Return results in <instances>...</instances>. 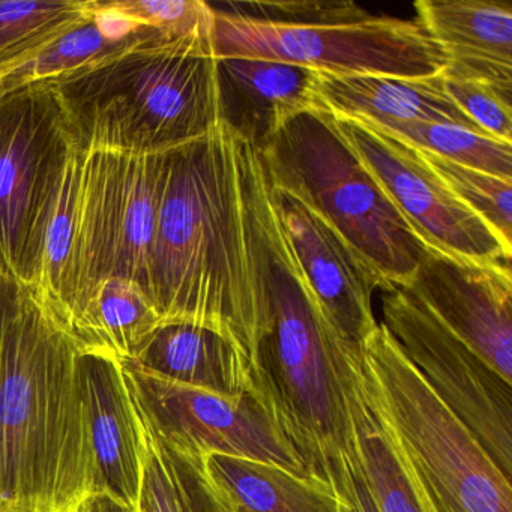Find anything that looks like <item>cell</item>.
Instances as JSON below:
<instances>
[{
  "label": "cell",
  "instance_id": "33",
  "mask_svg": "<svg viewBox=\"0 0 512 512\" xmlns=\"http://www.w3.org/2000/svg\"><path fill=\"white\" fill-rule=\"evenodd\" d=\"M0 512H4V511H0Z\"/></svg>",
  "mask_w": 512,
  "mask_h": 512
},
{
  "label": "cell",
  "instance_id": "3",
  "mask_svg": "<svg viewBox=\"0 0 512 512\" xmlns=\"http://www.w3.org/2000/svg\"><path fill=\"white\" fill-rule=\"evenodd\" d=\"M80 355L25 287L0 311V511L80 512L95 493Z\"/></svg>",
  "mask_w": 512,
  "mask_h": 512
},
{
  "label": "cell",
  "instance_id": "6",
  "mask_svg": "<svg viewBox=\"0 0 512 512\" xmlns=\"http://www.w3.org/2000/svg\"><path fill=\"white\" fill-rule=\"evenodd\" d=\"M274 190L322 215L394 287L412 281L428 250L338 130L310 110L257 148Z\"/></svg>",
  "mask_w": 512,
  "mask_h": 512
},
{
  "label": "cell",
  "instance_id": "2",
  "mask_svg": "<svg viewBox=\"0 0 512 512\" xmlns=\"http://www.w3.org/2000/svg\"><path fill=\"white\" fill-rule=\"evenodd\" d=\"M242 139L223 121L173 149L148 271L161 323L223 335L250 370L263 305L245 224Z\"/></svg>",
  "mask_w": 512,
  "mask_h": 512
},
{
  "label": "cell",
  "instance_id": "4",
  "mask_svg": "<svg viewBox=\"0 0 512 512\" xmlns=\"http://www.w3.org/2000/svg\"><path fill=\"white\" fill-rule=\"evenodd\" d=\"M46 83L77 154H161L208 136L221 122L214 37L154 32Z\"/></svg>",
  "mask_w": 512,
  "mask_h": 512
},
{
  "label": "cell",
  "instance_id": "11",
  "mask_svg": "<svg viewBox=\"0 0 512 512\" xmlns=\"http://www.w3.org/2000/svg\"><path fill=\"white\" fill-rule=\"evenodd\" d=\"M121 365L134 406L176 451L248 458L307 475L253 391L226 397L164 379L128 359Z\"/></svg>",
  "mask_w": 512,
  "mask_h": 512
},
{
  "label": "cell",
  "instance_id": "8",
  "mask_svg": "<svg viewBox=\"0 0 512 512\" xmlns=\"http://www.w3.org/2000/svg\"><path fill=\"white\" fill-rule=\"evenodd\" d=\"M74 152L49 83L0 92V256L32 293L40 286L47 226Z\"/></svg>",
  "mask_w": 512,
  "mask_h": 512
},
{
  "label": "cell",
  "instance_id": "28",
  "mask_svg": "<svg viewBox=\"0 0 512 512\" xmlns=\"http://www.w3.org/2000/svg\"><path fill=\"white\" fill-rule=\"evenodd\" d=\"M77 193H79V157L74 152L61 188L58 199L47 226L44 239L43 263H41L40 286L37 292L38 301L52 311L58 298L59 287L64 280L73 247L74 229H76Z\"/></svg>",
  "mask_w": 512,
  "mask_h": 512
},
{
  "label": "cell",
  "instance_id": "5",
  "mask_svg": "<svg viewBox=\"0 0 512 512\" xmlns=\"http://www.w3.org/2000/svg\"><path fill=\"white\" fill-rule=\"evenodd\" d=\"M358 376L436 512H512L511 478L382 323L359 346Z\"/></svg>",
  "mask_w": 512,
  "mask_h": 512
},
{
  "label": "cell",
  "instance_id": "32",
  "mask_svg": "<svg viewBox=\"0 0 512 512\" xmlns=\"http://www.w3.org/2000/svg\"><path fill=\"white\" fill-rule=\"evenodd\" d=\"M328 482L340 500V512H379L356 463L353 449L332 467Z\"/></svg>",
  "mask_w": 512,
  "mask_h": 512
},
{
  "label": "cell",
  "instance_id": "25",
  "mask_svg": "<svg viewBox=\"0 0 512 512\" xmlns=\"http://www.w3.org/2000/svg\"><path fill=\"white\" fill-rule=\"evenodd\" d=\"M92 0H0V79L91 13Z\"/></svg>",
  "mask_w": 512,
  "mask_h": 512
},
{
  "label": "cell",
  "instance_id": "7",
  "mask_svg": "<svg viewBox=\"0 0 512 512\" xmlns=\"http://www.w3.org/2000/svg\"><path fill=\"white\" fill-rule=\"evenodd\" d=\"M77 157L76 229L52 308L70 332L106 281H133L146 293L158 214L172 164V151L149 155L89 151Z\"/></svg>",
  "mask_w": 512,
  "mask_h": 512
},
{
  "label": "cell",
  "instance_id": "1",
  "mask_svg": "<svg viewBox=\"0 0 512 512\" xmlns=\"http://www.w3.org/2000/svg\"><path fill=\"white\" fill-rule=\"evenodd\" d=\"M245 224L263 305L250 362L251 391L305 473L328 482L352 452L350 352L326 319L275 208L260 155L242 154Z\"/></svg>",
  "mask_w": 512,
  "mask_h": 512
},
{
  "label": "cell",
  "instance_id": "9",
  "mask_svg": "<svg viewBox=\"0 0 512 512\" xmlns=\"http://www.w3.org/2000/svg\"><path fill=\"white\" fill-rule=\"evenodd\" d=\"M215 11V59H268L332 76L424 79L448 65L418 20L370 17L323 26H278Z\"/></svg>",
  "mask_w": 512,
  "mask_h": 512
},
{
  "label": "cell",
  "instance_id": "21",
  "mask_svg": "<svg viewBox=\"0 0 512 512\" xmlns=\"http://www.w3.org/2000/svg\"><path fill=\"white\" fill-rule=\"evenodd\" d=\"M359 350L350 352L349 410L356 463L379 512H436L382 419L368 406L358 376Z\"/></svg>",
  "mask_w": 512,
  "mask_h": 512
},
{
  "label": "cell",
  "instance_id": "26",
  "mask_svg": "<svg viewBox=\"0 0 512 512\" xmlns=\"http://www.w3.org/2000/svg\"><path fill=\"white\" fill-rule=\"evenodd\" d=\"M382 128V127H379ZM409 145L452 163L512 181V143L458 125L412 122L382 128Z\"/></svg>",
  "mask_w": 512,
  "mask_h": 512
},
{
  "label": "cell",
  "instance_id": "18",
  "mask_svg": "<svg viewBox=\"0 0 512 512\" xmlns=\"http://www.w3.org/2000/svg\"><path fill=\"white\" fill-rule=\"evenodd\" d=\"M317 95L320 109L337 118L359 119L376 127L439 122L487 134L449 98L440 74L400 79L317 73Z\"/></svg>",
  "mask_w": 512,
  "mask_h": 512
},
{
  "label": "cell",
  "instance_id": "22",
  "mask_svg": "<svg viewBox=\"0 0 512 512\" xmlns=\"http://www.w3.org/2000/svg\"><path fill=\"white\" fill-rule=\"evenodd\" d=\"M154 32L158 31L119 13L110 0H92L91 13L82 22L53 41L31 61L2 77L0 92L47 82L100 64Z\"/></svg>",
  "mask_w": 512,
  "mask_h": 512
},
{
  "label": "cell",
  "instance_id": "16",
  "mask_svg": "<svg viewBox=\"0 0 512 512\" xmlns=\"http://www.w3.org/2000/svg\"><path fill=\"white\" fill-rule=\"evenodd\" d=\"M416 20L445 50L442 76L512 97V5L494 0H418Z\"/></svg>",
  "mask_w": 512,
  "mask_h": 512
},
{
  "label": "cell",
  "instance_id": "31",
  "mask_svg": "<svg viewBox=\"0 0 512 512\" xmlns=\"http://www.w3.org/2000/svg\"><path fill=\"white\" fill-rule=\"evenodd\" d=\"M442 76V74H440ZM443 88L452 101L493 139L512 143L511 98L478 83L442 76Z\"/></svg>",
  "mask_w": 512,
  "mask_h": 512
},
{
  "label": "cell",
  "instance_id": "15",
  "mask_svg": "<svg viewBox=\"0 0 512 512\" xmlns=\"http://www.w3.org/2000/svg\"><path fill=\"white\" fill-rule=\"evenodd\" d=\"M83 397L95 469V493L134 512L140 491L139 430L121 361L82 350Z\"/></svg>",
  "mask_w": 512,
  "mask_h": 512
},
{
  "label": "cell",
  "instance_id": "17",
  "mask_svg": "<svg viewBox=\"0 0 512 512\" xmlns=\"http://www.w3.org/2000/svg\"><path fill=\"white\" fill-rule=\"evenodd\" d=\"M221 121L262 148L290 119L320 109L317 71L268 59H217Z\"/></svg>",
  "mask_w": 512,
  "mask_h": 512
},
{
  "label": "cell",
  "instance_id": "14",
  "mask_svg": "<svg viewBox=\"0 0 512 512\" xmlns=\"http://www.w3.org/2000/svg\"><path fill=\"white\" fill-rule=\"evenodd\" d=\"M272 196L323 314L344 344L359 349L379 325L374 316V293L394 286L322 215L283 191L272 188Z\"/></svg>",
  "mask_w": 512,
  "mask_h": 512
},
{
  "label": "cell",
  "instance_id": "24",
  "mask_svg": "<svg viewBox=\"0 0 512 512\" xmlns=\"http://www.w3.org/2000/svg\"><path fill=\"white\" fill-rule=\"evenodd\" d=\"M160 325L154 305L139 284L109 280L101 284L71 335L82 350L107 353L121 361L131 358Z\"/></svg>",
  "mask_w": 512,
  "mask_h": 512
},
{
  "label": "cell",
  "instance_id": "10",
  "mask_svg": "<svg viewBox=\"0 0 512 512\" xmlns=\"http://www.w3.org/2000/svg\"><path fill=\"white\" fill-rule=\"evenodd\" d=\"M382 323L434 394L512 478V382L404 287L382 292Z\"/></svg>",
  "mask_w": 512,
  "mask_h": 512
},
{
  "label": "cell",
  "instance_id": "27",
  "mask_svg": "<svg viewBox=\"0 0 512 512\" xmlns=\"http://www.w3.org/2000/svg\"><path fill=\"white\" fill-rule=\"evenodd\" d=\"M421 154L449 190L512 247V181L460 166L431 152Z\"/></svg>",
  "mask_w": 512,
  "mask_h": 512
},
{
  "label": "cell",
  "instance_id": "19",
  "mask_svg": "<svg viewBox=\"0 0 512 512\" xmlns=\"http://www.w3.org/2000/svg\"><path fill=\"white\" fill-rule=\"evenodd\" d=\"M128 361L164 379L226 397L251 391L248 364L236 347L223 335L191 323H161Z\"/></svg>",
  "mask_w": 512,
  "mask_h": 512
},
{
  "label": "cell",
  "instance_id": "13",
  "mask_svg": "<svg viewBox=\"0 0 512 512\" xmlns=\"http://www.w3.org/2000/svg\"><path fill=\"white\" fill-rule=\"evenodd\" d=\"M404 289L512 382L511 263L473 262L428 248Z\"/></svg>",
  "mask_w": 512,
  "mask_h": 512
},
{
  "label": "cell",
  "instance_id": "12",
  "mask_svg": "<svg viewBox=\"0 0 512 512\" xmlns=\"http://www.w3.org/2000/svg\"><path fill=\"white\" fill-rule=\"evenodd\" d=\"M334 118L425 247L473 262L511 263L512 247L449 190L418 148L370 122Z\"/></svg>",
  "mask_w": 512,
  "mask_h": 512
},
{
  "label": "cell",
  "instance_id": "20",
  "mask_svg": "<svg viewBox=\"0 0 512 512\" xmlns=\"http://www.w3.org/2000/svg\"><path fill=\"white\" fill-rule=\"evenodd\" d=\"M229 512H340L331 484L275 464L229 455L203 458Z\"/></svg>",
  "mask_w": 512,
  "mask_h": 512
},
{
  "label": "cell",
  "instance_id": "30",
  "mask_svg": "<svg viewBox=\"0 0 512 512\" xmlns=\"http://www.w3.org/2000/svg\"><path fill=\"white\" fill-rule=\"evenodd\" d=\"M232 7L235 10L229 13L278 26L343 25V23L362 22L373 17L364 8L350 0L256 2V4L232 5Z\"/></svg>",
  "mask_w": 512,
  "mask_h": 512
},
{
  "label": "cell",
  "instance_id": "23",
  "mask_svg": "<svg viewBox=\"0 0 512 512\" xmlns=\"http://www.w3.org/2000/svg\"><path fill=\"white\" fill-rule=\"evenodd\" d=\"M134 413L140 457L134 512H229L206 473L203 458L176 451L149 427L136 406Z\"/></svg>",
  "mask_w": 512,
  "mask_h": 512
},
{
  "label": "cell",
  "instance_id": "29",
  "mask_svg": "<svg viewBox=\"0 0 512 512\" xmlns=\"http://www.w3.org/2000/svg\"><path fill=\"white\" fill-rule=\"evenodd\" d=\"M112 5L140 25L163 34L214 37L215 11L202 0H115Z\"/></svg>",
  "mask_w": 512,
  "mask_h": 512
}]
</instances>
